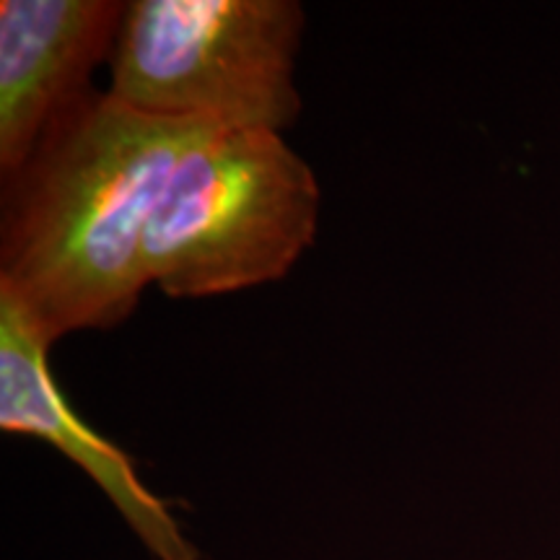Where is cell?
I'll return each instance as SVG.
<instances>
[{
	"label": "cell",
	"mask_w": 560,
	"mask_h": 560,
	"mask_svg": "<svg viewBox=\"0 0 560 560\" xmlns=\"http://www.w3.org/2000/svg\"><path fill=\"white\" fill-rule=\"evenodd\" d=\"M89 94L3 179L0 285L47 340L112 330L149 283L145 231L174 166L208 132Z\"/></svg>",
	"instance_id": "1"
},
{
	"label": "cell",
	"mask_w": 560,
	"mask_h": 560,
	"mask_svg": "<svg viewBox=\"0 0 560 560\" xmlns=\"http://www.w3.org/2000/svg\"><path fill=\"white\" fill-rule=\"evenodd\" d=\"M319 182L283 132L213 130L174 166L145 231V276L208 299L289 276L317 236Z\"/></svg>",
	"instance_id": "2"
},
{
	"label": "cell",
	"mask_w": 560,
	"mask_h": 560,
	"mask_svg": "<svg viewBox=\"0 0 560 560\" xmlns=\"http://www.w3.org/2000/svg\"><path fill=\"white\" fill-rule=\"evenodd\" d=\"M296 0H138L109 58L112 100L145 117L283 132L299 120Z\"/></svg>",
	"instance_id": "3"
},
{
	"label": "cell",
	"mask_w": 560,
	"mask_h": 560,
	"mask_svg": "<svg viewBox=\"0 0 560 560\" xmlns=\"http://www.w3.org/2000/svg\"><path fill=\"white\" fill-rule=\"evenodd\" d=\"M50 348L24 304L0 285V429L47 441L75 462L153 560H202L128 454L70 408L47 361Z\"/></svg>",
	"instance_id": "4"
},
{
	"label": "cell",
	"mask_w": 560,
	"mask_h": 560,
	"mask_svg": "<svg viewBox=\"0 0 560 560\" xmlns=\"http://www.w3.org/2000/svg\"><path fill=\"white\" fill-rule=\"evenodd\" d=\"M112 0L0 3V172L13 177L55 125L91 94L89 79L112 58L125 19Z\"/></svg>",
	"instance_id": "5"
}]
</instances>
